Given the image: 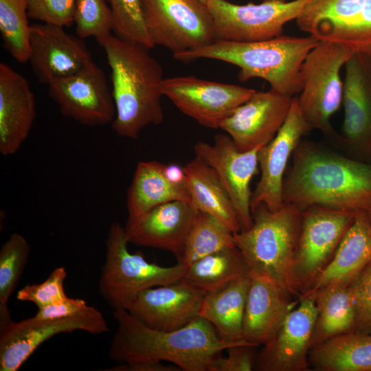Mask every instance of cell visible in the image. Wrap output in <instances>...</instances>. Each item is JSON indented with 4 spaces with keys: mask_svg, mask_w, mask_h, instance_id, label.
Masks as SVG:
<instances>
[{
    "mask_svg": "<svg viewBox=\"0 0 371 371\" xmlns=\"http://www.w3.org/2000/svg\"><path fill=\"white\" fill-rule=\"evenodd\" d=\"M283 203L304 210L322 205L353 212L371 209V162L301 140L283 183Z\"/></svg>",
    "mask_w": 371,
    "mask_h": 371,
    "instance_id": "cell-1",
    "label": "cell"
},
{
    "mask_svg": "<svg viewBox=\"0 0 371 371\" xmlns=\"http://www.w3.org/2000/svg\"><path fill=\"white\" fill-rule=\"evenodd\" d=\"M113 315L117 328L109 355L118 363L164 361L183 371H207L210 362L223 350L249 344L223 341L200 316L179 329L161 330L146 326L126 310H115Z\"/></svg>",
    "mask_w": 371,
    "mask_h": 371,
    "instance_id": "cell-2",
    "label": "cell"
},
{
    "mask_svg": "<svg viewBox=\"0 0 371 371\" xmlns=\"http://www.w3.org/2000/svg\"><path fill=\"white\" fill-rule=\"evenodd\" d=\"M96 41L111 69L115 106L111 127L118 136L137 139L144 128L164 121L163 69L141 44L112 34Z\"/></svg>",
    "mask_w": 371,
    "mask_h": 371,
    "instance_id": "cell-3",
    "label": "cell"
},
{
    "mask_svg": "<svg viewBox=\"0 0 371 371\" xmlns=\"http://www.w3.org/2000/svg\"><path fill=\"white\" fill-rule=\"evenodd\" d=\"M319 41L311 35H281L255 42L214 40L207 45L175 54L173 57L183 62L207 58L236 65L240 69V82L261 78L271 89L293 98L302 89V63Z\"/></svg>",
    "mask_w": 371,
    "mask_h": 371,
    "instance_id": "cell-4",
    "label": "cell"
},
{
    "mask_svg": "<svg viewBox=\"0 0 371 371\" xmlns=\"http://www.w3.org/2000/svg\"><path fill=\"white\" fill-rule=\"evenodd\" d=\"M252 217L250 228L234 233L236 246L246 260L249 271L270 277L291 297L299 300L293 264L302 210L291 203L271 210L261 203L252 212Z\"/></svg>",
    "mask_w": 371,
    "mask_h": 371,
    "instance_id": "cell-5",
    "label": "cell"
},
{
    "mask_svg": "<svg viewBox=\"0 0 371 371\" xmlns=\"http://www.w3.org/2000/svg\"><path fill=\"white\" fill-rule=\"evenodd\" d=\"M124 227L113 222L105 240V260L99 278V293L111 308L126 310L142 291L181 280L186 266L162 267L148 262L141 252L132 254Z\"/></svg>",
    "mask_w": 371,
    "mask_h": 371,
    "instance_id": "cell-6",
    "label": "cell"
},
{
    "mask_svg": "<svg viewBox=\"0 0 371 371\" xmlns=\"http://www.w3.org/2000/svg\"><path fill=\"white\" fill-rule=\"evenodd\" d=\"M354 54L340 44L319 41L301 67L302 89L297 97L299 108L312 129L320 131L334 142L338 133L330 119L342 104L341 70Z\"/></svg>",
    "mask_w": 371,
    "mask_h": 371,
    "instance_id": "cell-7",
    "label": "cell"
},
{
    "mask_svg": "<svg viewBox=\"0 0 371 371\" xmlns=\"http://www.w3.org/2000/svg\"><path fill=\"white\" fill-rule=\"evenodd\" d=\"M356 214L322 205L302 211L293 264L294 284L300 297L313 288L332 260Z\"/></svg>",
    "mask_w": 371,
    "mask_h": 371,
    "instance_id": "cell-8",
    "label": "cell"
},
{
    "mask_svg": "<svg viewBox=\"0 0 371 371\" xmlns=\"http://www.w3.org/2000/svg\"><path fill=\"white\" fill-rule=\"evenodd\" d=\"M308 0H263L237 5L207 0L214 21V40L255 42L282 35L284 25L296 20Z\"/></svg>",
    "mask_w": 371,
    "mask_h": 371,
    "instance_id": "cell-9",
    "label": "cell"
},
{
    "mask_svg": "<svg viewBox=\"0 0 371 371\" xmlns=\"http://www.w3.org/2000/svg\"><path fill=\"white\" fill-rule=\"evenodd\" d=\"M142 4L146 27L155 45L175 54L214 41L212 16L201 0H142Z\"/></svg>",
    "mask_w": 371,
    "mask_h": 371,
    "instance_id": "cell-10",
    "label": "cell"
},
{
    "mask_svg": "<svg viewBox=\"0 0 371 371\" xmlns=\"http://www.w3.org/2000/svg\"><path fill=\"white\" fill-rule=\"evenodd\" d=\"M295 22L319 41L355 53L371 49V0H308Z\"/></svg>",
    "mask_w": 371,
    "mask_h": 371,
    "instance_id": "cell-11",
    "label": "cell"
},
{
    "mask_svg": "<svg viewBox=\"0 0 371 371\" xmlns=\"http://www.w3.org/2000/svg\"><path fill=\"white\" fill-rule=\"evenodd\" d=\"M161 91L180 111L210 128H220L223 122L256 92L194 76L164 78Z\"/></svg>",
    "mask_w": 371,
    "mask_h": 371,
    "instance_id": "cell-12",
    "label": "cell"
},
{
    "mask_svg": "<svg viewBox=\"0 0 371 371\" xmlns=\"http://www.w3.org/2000/svg\"><path fill=\"white\" fill-rule=\"evenodd\" d=\"M75 330L100 335L110 328L102 313L92 306L72 317L41 319L34 316L12 321L0 329V370H18L41 344L58 334Z\"/></svg>",
    "mask_w": 371,
    "mask_h": 371,
    "instance_id": "cell-13",
    "label": "cell"
},
{
    "mask_svg": "<svg viewBox=\"0 0 371 371\" xmlns=\"http://www.w3.org/2000/svg\"><path fill=\"white\" fill-rule=\"evenodd\" d=\"M344 69V120L335 142L348 156L371 162V59L355 53Z\"/></svg>",
    "mask_w": 371,
    "mask_h": 371,
    "instance_id": "cell-14",
    "label": "cell"
},
{
    "mask_svg": "<svg viewBox=\"0 0 371 371\" xmlns=\"http://www.w3.org/2000/svg\"><path fill=\"white\" fill-rule=\"evenodd\" d=\"M317 316L315 300L302 296L273 337L257 352L254 370L309 371Z\"/></svg>",
    "mask_w": 371,
    "mask_h": 371,
    "instance_id": "cell-15",
    "label": "cell"
},
{
    "mask_svg": "<svg viewBox=\"0 0 371 371\" xmlns=\"http://www.w3.org/2000/svg\"><path fill=\"white\" fill-rule=\"evenodd\" d=\"M60 113L89 127L113 122L115 106L104 71L94 62L70 77L48 86Z\"/></svg>",
    "mask_w": 371,
    "mask_h": 371,
    "instance_id": "cell-16",
    "label": "cell"
},
{
    "mask_svg": "<svg viewBox=\"0 0 371 371\" xmlns=\"http://www.w3.org/2000/svg\"><path fill=\"white\" fill-rule=\"evenodd\" d=\"M260 147L240 151L232 138L222 133L215 136L213 144L198 142L194 146L196 156L214 169L229 194L237 212L241 231L248 229L253 223L250 183L258 172V152Z\"/></svg>",
    "mask_w": 371,
    "mask_h": 371,
    "instance_id": "cell-17",
    "label": "cell"
},
{
    "mask_svg": "<svg viewBox=\"0 0 371 371\" xmlns=\"http://www.w3.org/2000/svg\"><path fill=\"white\" fill-rule=\"evenodd\" d=\"M28 62L38 82L47 86L82 71L94 61L84 39L63 27L31 25Z\"/></svg>",
    "mask_w": 371,
    "mask_h": 371,
    "instance_id": "cell-18",
    "label": "cell"
},
{
    "mask_svg": "<svg viewBox=\"0 0 371 371\" xmlns=\"http://www.w3.org/2000/svg\"><path fill=\"white\" fill-rule=\"evenodd\" d=\"M311 130L295 96L280 131L271 142L258 150L261 174L251 197V213L261 203L271 210H278L284 205L283 183L289 161L303 136Z\"/></svg>",
    "mask_w": 371,
    "mask_h": 371,
    "instance_id": "cell-19",
    "label": "cell"
},
{
    "mask_svg": "<svg viewBox=\"0 0 371 371\" xmlns=\"http://www.w3.org/2000/svg\"><path fill=\"white\" fill-rule=\"evenodd\" d=\"M293 98L271 89L256 91L223 122L220 128L232 138L240 151L266 145L284 124Z\"/></svg>",
    "mask_w": 371,
    "mask_h": 371,
    "instance_id": "cell-20",
    "label": "cell"
},
{
    "mask_svg": "<svg viewBox=\"0 0 371 371\" xmlns=\"http://www.w3.org/2000/svg\"><path fill=\"white\" fill-rule=\"evenodd\" d=\"M205 294L179 280L142 291L126 311L151 328L177 330L199 317Z\"/></svg>",
    "mask_w": 371,
    "mask_h": 371,
    "instance_id": "cell-21",
    "label": "cell"
},
{
    "mask_svg": "<svg viewBox=\"0 0 371 371\" xmlns=\"http://www.w3.org/2000/svg\"><path fill=\"white\" fill-rule=\"evenodd\" d=\"M198 212L191 202L174 201L128 216L124 226L128 241L170 251L178 258Z\"/></svg>",
    "mask_w": 371,
    "mask_h": 371,
    "instance_id": "cell-22",
    "label": "cell"
},
{
    "mask_svg": "<svg viewBox=\"0 0 371 371\" xmlns=\"http://www.w3.org/2000/svg\"><path fill=\"white\" fill-rule=\"evenodd\" d=\"M249 276L243 333L246 341L260 346L273 337L299 300L265 274L249 271Z\"/></svg>",
    "mask_w": 371,
    "mask_h": 371,
    "instance_id": "cell-23",
    "label": "cell"
},
{
    "mask_svg": "<svg viewBox=\"0 0 371 371\" xmlns=\"http://www.w3.org/2000/svg\"><path fill=\"white\" fill-rule=\"evenodd\" d=\"M36 115L34 93L27 80L0 63V153L15 154L27 138Z\"/></svg>",
    "mask_w": 371,
    "mask_h": 371,
    "instance_id": "cell-24",
    "label": "cell"
},
{
    "mask_svg": "<svg viewBox=\"0 0 371 371\" xmlns=\"http://www.w3.org/2000/svg\"><path fill=\"white\" fill-rule=\"evenodd\" d=\"M370 260L371 223L367 211H360L357 212L333 258L304 295L328 286H348Z\"/></svg>",
    "mask_w": 371,
    "mask_h": 371,
    "instance_id": "cell-25",
    "label": "cell"
},
{
    "mask_svg": "<svg viewBox=\"0 0 371 371\" xmlns=\"http://www.w3.org/2000/svg\"><path fill=\"white\" fill-rule=\"evenodd\" d=\"M183 168L191 203L196 209L215 216L234 233L240 232L233 202L214 169L198 156Z\"/></svg>",
    "mask_w": 371,
    "mask_h": 371,
    "instance_id": "cell-26",
    "label": "cell"
},
{
    "mask_svg": "<svg viewBox=\"0 0 371 371\" xmlns=\"http://www.w3.org/2000/svg\"><path fill=\"white\" fill-rule=\"evenodd\" d=\"M249 284V272L226 286L206 293L203 297L199 316L207 319L225 341L249 343L244 339L243 333Z\"/></svg>",
    "mask_w": 371,
    "mask_h": 371,
    "instance_id": "cell-27",
    "label": "cell"
},
{
    "mask_svg": "<svg viewBox=\"0 0 371 371\" xmlns=\"http://www.w3.org/2000/svg\"><path fill=\"white\" fill-rule=\"evenodd\" d=\"M165 166L157 161H139L127 191L128 216H139L150 209L170 201L191 202L186 184L170 181Z\"/></svg>",
    "mask_w": 371,
    "mask_h": 371,
    "instance_id": "cell-28",
    "label": "cell"
},
{
    "mask_svg": "<svg viewBox=\"0 0 371 371\" xmlns=\"http://www.w3.org/2000/svg\"><path fill=\"white\" fill-rule=\"evenodd\" d=\"M307 295L314 298L317 309L312 348L355 333L357 312L349 285L328 286L302 296Z\"/></svg>",
    "mask_w": 371,
    "mask_h": 371,
    "instance_id": "cell-29",
    "label": "cell"
},
{
    "mask_svg": "<svg viewBox=\"0 0 371 371\" xmlns=\"http://www.w3.org/2000/svg\"><path fill=\"white\" fill-rule=\"evenodd\" d=\"M315 371H371V335L348 333L311 349Z\"/></svg>",
    "mask_w": 371,
    "mask_h": 371,
    "instance_id": "cell-30",
    "label": "cell"
},
{
    "mask_svg": "<svg viewBox=\"0 0 371 371\" xmlns=\"http://www.w3.org/2000/svg\"><path fill=\"white\" fill-rule=\"evenodd\" d=\"M249 272L246 260L235 246L218 250L186 266L181 280L207 293L226 286Z\"/></svg>",
    "mask_w": 371,
    "mask_h": 371,
    "instance_id": "cell-31",
    "label": "cell"
},
{
    "mask_svg": "<svg viewBox=\"0 0 371 371\" xmlns=\"http://www.w3.org/2000/svg\"><path fill=\"white\" fill-rule=\"evenodd\" d=\"M234 232L215 216L199 211L188 234L178 262H193L226 247H235Z\"/></svg>",
    "mask_w": 371,
    "mask_h": 371,
    "instance_id": "cell-32",
    "label": "cell"
},
{
    "mask_svg": "<svg viewBox=\"0 0 371 371\" xmlns=\"http://www.w3.org/2000/svg\"><path fill=\"white\" fill-rule=\"evenodd\" d=\"M29 0H0V33L3 47L16 61L28 62L31 25Z\"/></svg>",
    "mask_w": 371,
    "mask_h": 371,
    "instance_id": "cell-33",
    "label": "cell"
},
{
    "mask_svg": "<svg viewBox=\"0 0 371 371\" xmlns=\"http://www.w3.org/2000/svg\"><path fill=\"white\" fill-rule=\"evenodd\" d=\"M31 247L22 235H10L0 249V304L8 301L19 282L28 260Z\"/></svg>",
    "mask_w": 371,
    "mask_h": 371,
    "instance_id": "cell-34",
    "label": "cell"
},
{
    "mask_svg": "<svg viewBox=\"0 0 371 371\" xmlns=\"http://www.w3.org/2000/svg\"><path fill=\"white\" fill-rule=\"evenodd\" d=\"M112 12L113 32L122 38L155 47L147 31L142 0H106Z\"/></svg>",
    "mask_w": 371,
    "mask_h": 371,
    "instance_id": "cell-35",
    "label": "cell"
},
{
    "mask_svg": "<svg viewBox=\"0 0 371 371\" xmlns=\"http://www.w3.org/2000/svg\"><path fill=\"white\" fill-rule=\"evenodd\" d=\"M106 0H76L74 24L76 35L95 40L111 34L113 16Z\"/></svg>",
    "mask_w": 371,
    "mask_h": 371,
    "instance_id": "cell-36",
    "label": "cell"
},
{
    "mask_svg": "<svg viewBox=\"0 0 371 371\" xmlns=\"http://www.w3.org/2000/svg\"><path fill=\"white\" fill-rule=\"evenodd\" d=\"M66 277L65 268L57 267L50 273L44 282L40 284H27L21 289L16 294V299L34 303L40 308L67 298L68 296L64 289Z\"/></svg>",
    "mask_w": 371,
    "mask_h": 371,
    "instance_id": "cell-37",
    "label": "cell"
},
{
    "mask_svg": "<svg viewBox=\"0 0 371 371\" xmlns=\"http://www.w3.org/2000/svg\"><path fill=\"white\" fill-rule=\"evenodd\" d=\"M76 0H29L30 19L60 27L74 24Z\"/></svg>",
    "mask_w": 371,
    "mask_h": 371,
    "instance_id": "cell-38",
    "label": "cell"
},
{
    "mask_svg": "<svg viewBox=\"0 0 371 371\" xmlns=\"http://www.w3.org/2000/svg\"><path fill=\"white\" fill-rule=\"evenodd\" d=\"M357 312L355 333L371 335V260L349 284Z\"/></svg>",
    "mask_w": 371,
    "mask_h": 371,
    "instance_id": "cell-39",
    "label": "cell"
},
{
    "mask_svg": "<svg viewBox=\"0 0 371 371\" xmlns=\"http://www.w3.org/2000/svg\"><path fill=\"white\" fill-rule=\"evenodd\" d=\"M258 347L247 344L227 348V355L214 357L208 366L207 371H251L254 370Z\"/></svg>",
    "mask_w": 371,
    "mask_h": 371,
    "instance_id": "cell-40",
    "label": "cell"
},
{
    "mask_svg": "<svg viewBox=\"0 0 371 371\" xmlns=\"http://www.w3.org/2000/svg\"><path fill=\"white\" fill-rule=\"evenodd\" d=\"M89 307L86 301L82 299L67 297L38 308L34 317L41 319L65 318L77 315Z\"/></svg>",
    "mask_w": 371,
    "mask_h": 371,
    "instance_id": "cell-41",
    "label": "cell"
},
{
    "mask_svg": "<svg viewBox=\"0 0 371 371\" xmlns=\"http://www.w3.org/2000/svg\"><path fill=\"white\" fill-rule=\"evenodd\" d=\"M106 371H181L176 365H164L161 361H137L133 363H119L117 366L106 369Z\"/></svg>",
    "mask_w": 371,
    "mask_h": 371,
    "instance_id": "cell-42",
    "label": "cell"
},
{
    "mask_svg": "<svg viewBox=\"0 0 371 371\" xmlns=\"http://www.w3.org/2000/svg\"><path fill=\"white\" fill-rule=\"evenodd\" d=\"M165 174L168 179L176 184H185L186 175L183 168L177 164L166 165Z\"/></svg>",
    "mask_w": 371,
    "mask_h": 371,
    "instance_id": "cell-43",
    "label": "cell"
},
{
    "mask_svg": "<svg viewBox=\"0 0 371 371\" xmlns=\"http://www.w3.org/2000/svg\"><path fill=\"white\" fill-rule=\"evenodd\" d=\"M367 213H368V216L370 222V223H371V209L369 210H368V211H367Z\"/></svg>",
    "mask_w": 371,
    "mask_h": 371,
    "instance_id": "cell-44",
    "label": "cell"
},
{
    "mask_svg": "<svg viewBox=\"0 0 371 371\" xmlns=\"http://www.w3.org/2000/svg\"><path fill=\"white\" fill-rule=\"evenodd\" d=\"M363 53H366L368 54V56L371 59V49H369L368 51H367L366 52H363Z\"/></svg>",
    "mask_w": 371,
    "mask_h": 371,
    "instance_id": "cell-45",
    "label": "cell"
},
{
    "mask_svg": "<svg viewBox=\"0 0 371 371\" xmlns=\"http://www.w3.org/2000/svg\"><path fill=\"white\" fill-rule=\"evenodd\" d=\"M201 1H203V3H207V0H201Z\"/></svg>",
    "mask_w": 371,
    "mask_h": 371,
    "instance_id": "cell-46",
    "label": "cell"
}]
</instances>
